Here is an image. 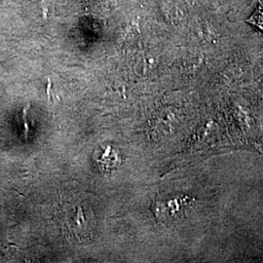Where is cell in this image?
<instances>
[{"instance_id": "cell-1", "label": "cell", "mask_w": 263, "mask_h": 263, "mask_svg": "<svg viewBox=\"0 0 263 263\" xmlns=\"http://www.w3.org/2000/svg\"><path fill=\"white\" fill-rule=\"evenodd\" d=\"M84 211H83V208L77 207L76 208V212L74 215H72L70 219L71 220V226L74 224V228H76V226H79V229H81V227L86 226L88 223L87 219L84 217Z\"/></svg>"}, {"instance_id": "cell-2", "label": "cell", "mask_w": 263, "mask_h": 263, "mask_svg": "<svg viewBox=\"0 0 263 263\" xmlns=\"http://www.w3.org/2000/svg\"><path fill=\"white\" fill-rule=\"evenodd\" d=\"M248 22L263 30V3L254 11L253 16L248 20Z\"/></svg>"}]
</instances>
